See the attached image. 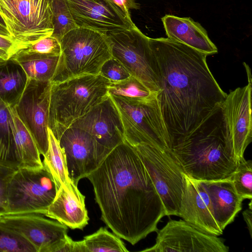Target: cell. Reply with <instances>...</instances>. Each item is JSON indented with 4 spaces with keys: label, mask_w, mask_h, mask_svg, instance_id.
I'll return each instance as SVG.
<instances>
[{
    "label": "cell",
    "mask_w": 252,
    "mask_h": 252,
    "mask_svg": "<svg viewBox=\"0 0 252 252\" xmlns=\"http://www.w3.org/2000/svg\"><path fill=\"white\" fill-rule=\"evenodd\" d=\"M20 51L29 54L60 55L61 48L59 40L50 35Z\"/></svg>",
    "instance_id": "d6a6232c"
},
{
    "label": "cell",
    "mask_w": 252,
    "mask_h": 252,
    "mask_svg": "<svg viewBox=\"0 0 252 252\" xmlns=\"http://www.w3.org/2000/svg\"><path fill=\"white\" fill-rule=\"evenodd\" d=\"M99 74L111 82L122 81L131 76L125 67L113 57L102 64Z\"/></svg>",
    "instance_id": "836d02e7"
},
{
    "label": "cell",
    "mask_w": 252,
    "mask_h": 252,
    "mask_svg": "<svg viewBox=\"0 0 252 252\" xmlns=\"http://www.w3.org/2000/svg\"><path fill=\"white\" fill-rule=\"evenodd\" d=\"M171 151L184 173L197 180L230 179L238 164L221 105Z\"/></svg>",
    "instance_id": "3957f363"
},
{
    "label": "cell",
    "mask_w": 252,
    "mask_h": 252,
    "mask_svg": "<svg viewBox=\"0 0 252 252\" xmlns=\"http://www.w3.org/2000/svg\"><path fill=\"white\" fill-rule=\"evenodd\" d=\"M161 21L168 38L188 45L207 55L218 53L206 30L190 17L166 14Z\"/></svg>",
    "instance_id": "ffe728a7"
},
{
    "label": "cell",
    "mask_w": 252,
    "mask_h": 252,
    "mask_svg": "<svg viewBox=\"0 0 252 252\" xmlns=\"http://www.w3.org/2000/svg\"><path fill=\"white\" fill-rule=\"evenodd\" d=\"M57 140L65 156L69 177L76 186L106 157L94 137L82 128L70 126Z\"/></svg>",
    "instance_id": "7c38bea8"
},
{
    "label": "cell",
    "mask_w": 252,
    "mask_h": 252,
    "mask_svg": "<svg viewBox=\"0 0 252 252\" xmlns=\"http://www.w3.org/2000/svg\"><path fill=\"white\" fill-rule=\"evenodd\" d=\"M230 179L238 195L243 200L252 198V161L245 158L238 162Z\"/></svg>",
    "instance_id": "4dcf8cb0"
},
{
    "label": "cell",
    "mask_w": 252,
    "mask_h": 252,
    "mask_svg": "<svg viewBox=\"0 0 252 252\" xmlns=\"http://www.w3.org/2000/svg\"><path fill=\"white\" fill-rule=\"evenodd\" d=\"M0 25L3 27L6 28L5 23L0 16Z\"/></svg>",
    "instance_id": "ab89813d"
},
{
    "label": "cell",
    "mask_w": 252,
    "mask_h": 252,
    "mask_svg": "<svg viewBox=\"0 0 252 252\" xmlns=\"http://www.w3.org/2000/svg\"><path fill=\"white\" fill-rule=\"evenodd\" d=\"M112 56L153 93L159 91L150 37L136 26L107 33Z\"/></svg>",
    "instance_id": "30bf717a"
},
{
    "label": "cell",
    "mask_w": 252,
    "mask_h": 252,
    "mask_svg": "<svg viewBox=\"0 0 252 252\" xmlns=\"http://www.w3.org/2000/svg\"><path fill=\"white\" fill-rule=\"evenodd\" d=\"M155 244L148 252H228L229 248L217 236L205 233L184 220H171L158 230Z\"/></svg>",
    "instance_id": "8fae6325"
},
{
    "label": "cell",
    "mask_w": 252,
    "mask_h": 252,
    "mask_svg": "<svg viewBox=\"0 0 252 252\" xmlns=\"http://www.w3.org/2000/svg\"><path fill=\"white\" fill-rule=\"evenodd\" d=\"M53 14L54 31L52 36L60 41L70 30L77 27L66 0H49Z\"/></svg>",
    "instance_id": "4316f807"
},
{
    "label": "cell",
    "mask_w": 252,
    "mask_h": 252,
    "mask_svg": "<svg viewBox=\"0 0 252 252\" xmlns=\"http://www.w3.org/2000/svg\"><path fill=\"white\" fill-rule=\"evenodd\" d=\"M0 159L16 162L8 104L0 97Z\"/></svg>",
    "instance_id": "83f0119b"
},
{
    "label": "cell",
    "mask_w": 252,
    "mask_h": 252,
    "mask_svg": "<svg viewBox=\"0 0 252 252\" xmlns=\"http://www.w3.org/2000/svg\"><path fill=\"white\" fill-rule=\"evenodd\" d=\"M252 83L237 88L227 94L221 104L226 129L239 162L252 140Z\"/></svg>",
    "instance_id": "9a60e30c"
},
{
    "label": "cell",
    "mask_w": 252,
    "mask_h": 252,
    "mask_svg": "<svg viewBox=\"0 0 252 252\" xmlns=\"http://www.w3.org/2000/svg\"><path fill=\"white\" fill-rule=\"evenodd\" d=\"M0 35L11 37L6 28L0 25ZM12 38V37H11Z\"/></svg>",
    "instance_id": "74e56055"
},
{
    "label": "cell",
    "mask_w": 252,
    "mask_h": 252,
    "mask_svg": "<svg viewBox=\"0 0 252 252\" xmlns=\"http://www.w3.org/2000/svg\"><path fill=\"white\" fill-rule=\"evenodd\" d=\"M111 83L98 74L52 84L48 127L57 139L74 122L109 96Z\"/></svg>",
    "instance_id": "277c9868"
},
{
    "label": "cell",
    "mask_w": 252,
    "mask_h": 252,
    "mask_svg": "<svg viewBox=\"0 0 252 252\" xmlns=\"http://www.w3.org/2000/svg\"><path fill=\"white\" fill-rule=\"evenodd\" d=\"M8 60L9 59L7 56L4 52L0 51V62H2Z\"/></svg>",
    "instance_id": "f35d334b"
},
{
    "label": "cell",
    "mask_w": 252,
    "mask_h": 252,
    "mask_svg": "<svg viewBox=\"0 0 252 252\" xmlns=\"http://www.w3.org/2000/svg\"><path fill=\"white\" fill-rule=\"evenodd\" d=\"M60 43L61 52L52 84L98 74L102 64L112 57L108 34L92 29L77 27L65 33Z\"/></svg>",
    "instance_id": "5b68a950"
},
{
    "label": "cell",
    "mask_w": 252,
    "mask_h": 252,
    "mask_svg": "<svg viewBox=\"0 0 252 252\" xmlns=\"http://www.w3.org/2000/svg\"><path fill=\"white\" fill-rule=\"evenodd\" d=\"M158 93L151 91L141 81L132 76L122 81L111 82L109 88V95L115 96L148 98L157 96Z\"/></svg>",
    "instance_id": "f1b7e54d"
},
{
    "label": "cell",
    "mask_w": 252,
    "mask_h": 252,
    "mask_svg": "<svg viewBox=\"0 0 252 252\" xmlns=\"http://www.w3.org/2000/svg\"><path fill=\"white\" fill-rule=\"evenodd\" d=\"M0 16L11 37L26 48L53 33L49 0H0Z\"/></svg>",
    "instance_id": "9c48e42d"
},
{
    "label": "cell",
    "mask_w": 252,
    "mask_h": 252,
    "mask_svg": "<svg viewBox=\"0 0 252 252\" xmlns=\"http://www.w3.org/2000/svg\"><path fill=\"white\" fill-rule=\"evenodd\" d=\"M109 95L120 115L126 143L130 146L141 143L152 144L171 150L157 96L140 98Z\"/></svg>",
    "instance_id": "8992f818"
},
{
    "label": "cell",
    "mask_w": 252,
    "mask_h": 252,
    "mask_svg": "<svg viewBox=\"0 0 252 252\" xmlns=\"http://www.w3.org/2000/svg\"><path fill=\"white\" fill-rule=\"evenodd\" d=\"M185 185L179 217L205 233L220 236L223 231L218 225L204 181L184 174Z\"/></svg>",
    "instance_id": "ac0fdd59"
},
{
    "label": "cell",
    "mask_w": 252,
    "mask_h": 252,
    "mask_svg": "<svg viewBox=\"0 0 252 252\" xmlns=\"http://www.w3.org/2000/svg\"><path fill=\"white\" fill-rule=\"evenodd\" d=\"M86 178L101 219L113 233L134 245L158 231L165 216L163 203L139 157L125 141Z\"/></svg>",
    "instance_id": "7a4b0ae2"
},
{
    "label": "cell",
    "mask_w": 252,
    "mask_h": 252,
    "mask_svg": "<svg viewBox=\"0 0 252 252\" xmlns=\"http://www.w3.org/2000/svg\"><path fill=\"white\" fill-rule=\"evenodd\" d=\"M19 167L16 162L0 159V215L7 212L6 190L9 181Z\"/></svg>",
    "instance_id": "1f68e13d"
},
{
    "label": "cell",
    "mask_w": 252,
    "mask_h": 252,
    "mask_svg": "<svg viewBox=\"0 0 252 252\" xmlns=\"http://www.w3.org/2000/svg\"><path fill=\"white\" fill-rule=\"evenodd\" d=\"M78 27L108 33L129 29L136 25L111 0H66Z\"/></svg>",
    "instance_id": "2e32d148"
},
{
    "label": "cell",
    "mask_w": 252,
    "mask_h": 252,
    "mask_svg": "<svg viewBox=\"0 0 252 252\" xmlns=\"http://www.w3.org/2000/svg\"><path fill=\"white\" fill-rule=\"evenodd\" d=\"M70 126L90 133L105 156L124 141V129L120 115L110 95Z\"/></svg>",
    "instance_id": "e0dca14e"
},
{
    "label": "cell",
    "mask_w": 252,
    "mask_h": 252,
    "mask_svg": "<svg viewBox=\"0 0 252 252\" xmlns=\"http://www.w3.org/2000/svg\"><path fill=\"white\" fill-rule=\"evenodd\" d=\"M150 45L171 149L221 105L227 94L210 70L206 54L168 37L150 38Z\"/></svg>",
    "instance_id": "6da1fadb"
},
{
    "label": "cell",
    "mask_w": 252,
    "mask_h": 252,
    "mask_svg": "<svg viewBox=\"0 0 252 252\" xmlns=\"http://www.w3.org/2000/svg\"><path fill=\"white\" fill-rule=\"evenodd\" d=\"M26 84V76L22 68L10 60L0 62V97L14 105L21 95Z\"/></svg>",
    "instance_id": "cb8c5ba5"
},
{
    "label": "cell",
    "mask_w": 252,
    "mask_h": 252,
    "mask_svg": "<svg viewBox=\"0 0 252 252\" xmlns=\"http://www.w3.org/2000/svg\"><path fill=\"white\" fill-rule=\"evenodd\" d=\"M1 221L31 243L36 252H61L69 238L67 226L36 214L0 215Z\"/></svg>",
    "instance_id": "5bb4252c"
},
{
    "label": "cell",
    "mask_w": 252,
    "mask_h": 252,
    "mask_svg": "<svg viewBox=\"0 0 252 252\" xmlns=\"http://www.w3.org/2000/svg\"><path fill=\"white\" fill-rule=\"evenodd\" d=\"M204 182L215 219L223 231L241 210L243 199L237 193L230 179Z\"/></svg>",
    "instance_id": "44dd1931"
},
{
    "label": "cell",
    "mask_w": 252,
    "mask_h": 252,
    "mask_svg": "<svg viewBox=\"0 0 252 252\" xmlns=\"http://www.w3.org/2000/svg\"><path fill=\"white\" fill-rule=\"evenodd\" d=\"M48 148L42 161L52 175L59 188L72 181L69 177L64 153L51 130L48 128Z\"/></svg>",
    "instance_id": "d4e9b609"
},
{
    "label": "cell",
    "mask_w": 252,
    "mask_h": 252,
    "mask_svg": "<svg viewBox=\"0 0 252 252\" xmlns=\"http://www.w3.org/2000/svg\"><path fill=\"white\" fill-rule=\"evenodd\" d=\"M130 146L150 175L163 203L165 216H179L185 185V173L171 150L145 143Z\"/></svg>",
    "instance_id": "ba28073f"
},
{
    "label": "cell",
    "mask_w": 252,
    "mask_h": 252,
    "mask_svg": "<svg viewBox=\"0 0 252 252\" xmlns=\"http://www.w3.org/2000/svg\"><path fill=\"white\" fill-rule=\"evenodd\" d=\"M15 161L19 167L39 168L43 166L36 142L18 116L15 107L8 104Z\"/></svg>",
    "instance_id": "7402d4cb"
},
{
    "label": "cell",
    "mask_w": 252,
    "mask_h": 252,
    "mask_svg": "<svg viewBox=\"0 0 252 252\" xmlns=\"http://www.w3.org/2000/svg\"><path fill=\"white\" fill-rule=\"evenodd\" d=\"M86 252H128L120 238L101 227L95 232L86 236L83 240Z\"/></svg>",
    "instance_id": "484cf974"
},
{
    "label": "cell",
    "mask_w": 252,
    "mask_h": 252,
    "mask_svg": "<svg viewBox=\"0 0 252 252\" xmlns=\"http://www.w3.org/2000/svg\"><path fill=\"white\" fill-rule=\"evenodd\" d=\"M58 189L52 175L44 165L18 167L8 184L6 214L44 216Z\"/></svg>",
    "instance_id": "52a82bcc"
},
{
    "label": "cell",
    "mask_w": 252,
    "mask_h": 252,
    "mask_svg": "<svg viewBox=\"0 0 252 252\" xmlns=\"http://www.w3.org/2000/svg\"><path fill=\"white\" fill-rule=\"evenodd\" d=\"M51 82H30L13 105L32 135L40 155L48 148V118Z\"/></svg>",
    "instance_id": "4fadbf2b"
},
{
    "label": "cell",
    "mask_w": 252,
    "mask_h": 252,
    "mask_svg": "<svg viewBox=\"0 0 252 252\" xmlns=\"http://www.w3.org/2000/svg\"><path fill=\"white\" fill-rule=\"evenodd\" d=\"M119 7L127 16H130V9H138L140 5L134 0H111Z\"/></svg>",
    "instance_id": "d590c367"
},
{
    "label": "cell",
    "mask_w": 252,
    "mask_h": 252,
    "mask_svg": "<svg viewBox=\"0 0 252 252\" xmlns=\"http://www.w3.org/2000/svg\"><path fill=\"white\" fill-rule=\"evenodd\" d=\"M60 55L29 54L20 50L9 60L19 65L30 82H51L56 70Z\"/></svg>",
    "instance_id": "603a6c76"
},
{
    "label": "cell",
    "mask_w": 252,
    "mask_h": 252,
    "mask_svg": "<svg viewBox=\"0 0 252 252\" xmlns=\"http://www.w3.org/2000/svg\"><path fill=\"white\" fill-rule=\"evenodd\" d=\"M26 48L12 38L0 35V51L4 52L10 59L19 50Z\"/></svg>",
    "instance_id": "e575fe53"
},
{
    "label": "cell",
    "mask_w": 252,
    "mask_h": 252,
    "mask_svg": "<svg viewBox=\"0 0 252 252\" xmlns=\"http://www.w3.org/2000/svg\"><path fill=\"white\" fill-rule=\"evenodd\" d=\"M72 229H83L89 218L85 205V196L72 182L58 188L56 196L44 215Z\"/></svg>",
    "instance_id": "d6986e66"
},
{
    "label": "cell",
    "mask_w": 252,
    "mask_h": 252,
    "mask_svg": "<svg viewBox=\"0 0 252 252\" xmlns=\"http://www.w3.org/2000/svg\"><path fill=\"white\" fill-rule=\"evenodd\" d=\"M0 252H36L26 238L5 224L0 219Z\"/></svg>",
    "instance_id": "f546056e"
},
{
    "label": "cell",
    "mask_w": 252,
    "mask_h": 252,
    "mask_svg": "<svg viewBox=\"0 0 252 252\" xmlns=\"http://www.w3.org/2000/svg\"><path fill=\"white\" fill-rule=\"evenodd\" d=\"M252 201L251 199L249 204V208L246 209L243 212V216L245 221L249 234L251 238L252 237Z\"/></svg>",
    "instance_id": "8d00e7d4"
}]
</instances>
